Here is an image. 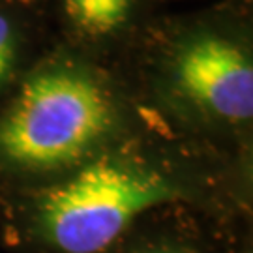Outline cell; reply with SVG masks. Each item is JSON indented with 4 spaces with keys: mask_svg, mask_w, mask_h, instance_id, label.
Returning a JSON list of instances; mask_svg holds the SVG:
<instances>
[{
    "mask_svg": "<svg viewBox=\"0 0 253 253\" xmlns=\"http://www.w3.org/2000/svg\"><path fill=\"white\" fill-rule=\"evenodd\" d=\"M4 191L0 236L19 253H109L172 208L246 212L188 167L122 139L72 171Z\"/></svg>",
    "mask_w": 253,
    "mask_h": 253,
    "instance_id": "6da1fadb",
    "label": "cell"
},
{
    "mask_svg": "<svg viewBox=\"0 0 253 253\" xmlns=\"http://www.w3.org/2000/svg\"><path fill=\"white\" fill-rule=\"evenodd\" d=\"M182 107L210 124L244 127L253 117V64L238 42L197 32L180 42L167 68Z\"/></svg>",
    "mask_w": 253,
    "mask_h": 253,
    "instance_id": "3957f363",
    "label": "cell"
},
{
    "mask_svg": "<svg viewBox=\"0 0 253 253\" xmlns=\"http://www.w3.org/2000/svg\"><path fill=\"white\" fill-rule=\"evenodd\" d=\"M126 113L107 77L81 62L32 72L0 111V180L58 176L122 139Z\"/></svg>",
    "mask_w": 253,
    "mask_h": 253,
    "instance_id": "7a4b0ae2",
    "label": "cell"
},
{
    "mask_svg": "<svg viewBox=\"0 0 253 253\" xmlns=\"http://www.w3.org/2000/svg\"><path fill=\"white\" fill-rule=\"evenodd\" d=\"M246 212L172 208L143 221L109 253H252L235 221Z\"/></svg>",
    "mask_w": 253,
    "mask_h": 253,
    "instance_id": "277c9868",
    "label": "cell"
},
{
    "mask_svg": "<svg viewBox=\"0 0 253 253\" xmlns=\"http://www.w3.org/2000/svg\"><path fill=\"white\" fill-rule=\"evenodd\" d=\"M17 62V34L13 23L0 13V90L13 75Z\"/></svg>",
    "mask_w": 253,
    "mask_h": 253,
    "instance_id": "8992f818",
    "label": "cell"
},
{
    "mask_svg": "<svg viewBox=\"0 0 253 253\" xmlns=\"http://www.w3.org/2000/svg\"><path fill=\"white\" fill-rule=\"evenodd\" d=\"M64 9L81 34L101 38L117 32L126 23L131 0H64Z\"/></svg>",
    "mask_w": 253,
    "mask_h": 253,
    "instance_id": "5b68a950",
    "label": "cell"
}]
</instances>
